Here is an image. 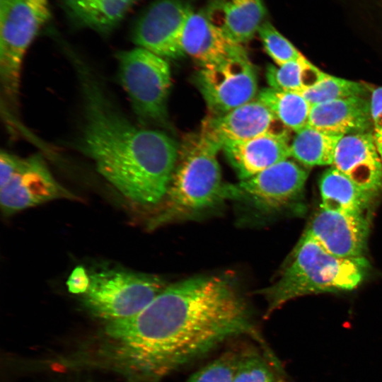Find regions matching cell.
I'll use <instances>...</instances> for the list:
<instances>
[{"mask_svg":"<svg viewBox=\"0 0 382 382\" xmlns=\"http://www.w3.org/2000/svg\"><path fill=\"white\" fill-rule=\"evenodd\" d=\"M118 78L141 124L165 125L171 86L168 61L141 47L117 53Z\"/></svg>","mask_w":382,"mask_h":382,"instance_id":"8992f818","label":"cell"},{"mask_svg":"<svg viewBox=\"0 0 382 382\" xmlns=\"http://www.w3.org/2000/svg\"><path fill=\"white\" fill-rule=\"evenodd\" d=\"M290 129L270 131L224 144L222 150L241 180L290 157Z\"/></svg>","mask_w":382,"mask_h":382,"instance_id":"9a60e30c","label":"cell"},{"mask_svg":"<svg viewBox=\"0 0 382 382\" xmlns=\"http://www.w3.org/2000/svg\"><path fill=\"white\" fill-rule=\"evenodd\" d=\"M195 82L209 115L225 114L257 96V73L243 45L220 61L202 66Z\"/></svg>","mask_w":382,"mask_h":382,"instance_id":"ba28073f","label":"cell"},{"mask_svg":"<svg viewBox=\"0 0 382 382\" xmlns=\"http://www.w3.org/2000/svg\"><path fill=\"white\" fill-rule=\"evenodd\" d=\"M205 12L230 40L240 45L250 40L266 21L263 0H214Z\"/></svg>","mask_w":382,"mask_h":382,"instance_id":"ac0fdd59","label":"cell"},{"mask_svg":"<svg viewBox=\"0 0 382 382\" xmlns=\"http://www.w3.org/2000/svg\"><path fill=\"white\" fill-rule=\"evenodd\" d=\"M289 129L257 99L225 114L208 115L200 133L222 149L228 143L251 139L270 131Z\"/></svg>","mask_w":382,"mask_h":382,"instance_id":"4fadbf2b","label":"cell"},{"mask_svg":"<svg viewBox=\"0 0 382 382\" xmlns=\"http://www.w3.org/2000/svg\"><path fill=\"white\" fill-rule=\"evenodd\" d=\"M90 284L89 273L82 266L76 267L66 281L69 291L74 294L83 295Z\"/></svg>","mask_w":382,"mask_h":382,"instance_id":"f1b7e54d","label":"cell"},{"mask_svg":"<svg viewBox=\"0 0 382 382\" xmlns=\"http://www.w3.org/2000/svg\"><path fill=\"white\" fill-rule=\"evenodd\" d=\"M50 16L49 0H0L1 106L11 117L18 114L25 55Z\"/></svg>","mask_w":382,"mask_h":382,"instance_id":"5b68a950","label":"cell"},{"mask_svg":"<svg viewBox=\"0 0 382 382\" xmlns=\"http://www.w3.org/2000/svg\"><path fill=\"white\" fill-rule=\"evenodd\" d=\"M257 34L267 53L278 66L303 57L293 44L270 22L265 21L260 27Z\"/></svg>","mask_w":382,"mask_h":382,"instance_id":"484cf974","label":"cell"},{"mask_svg":"<svg viewBox=\"0 0 382 382\" xmlns=\"http://www.w3.org/2000/svg\"><path fill=\"white\" fill-rule=\"evenodd\" d=\"M81 112L71 146L123 196L141 205L164 198L179 146L163 131L136 125L120 108L102 77L72 56Z\"/></svg>","mask_w":382,"mask_h":382,"instance_id":"7a4b0ae2","label":"cell"},{"mask_svg":"<svg viewBox=\"0 0 382 382\" xmlns=\"http://www.w3.org/2000/svg\"><path fill=\"white\" fill-rule=\"evenodd\" d=\"M311 106L332 100L367 96L362 83L327 74L312 88L301 93Z\"/></svg>","mask_w":382,"mask_h":382,"instance_id":"d4e9b609","label":"cell"},{"mask_svg":"<svg viewBox=\"0 0 382 382\" xmlns=\"http://www.w3.org/2000/svg\"><path fill=\"white\" fill-rule=\"evenodd\" d=\"M239 352H225L193 374L187 382H233Z\"/></svg>","mask_w":382,"mask_h":382,"instance_id":"4316f807","label":"cell"},{"mask_svg":"<svg viewBox=\"0 0 382 382\" xmlns=\"http://www.w3.org/2000/svg\"><path fill=\"white\" fill-rule=\"evenodd\" d=\"M244 335L264 343L233 280L197 276L166 286L138 313L108 321L103 349L131 377L154 381Z\"/></svg>","mask_w":382,"mask_h":382,"instance_id":"6da1fadb","label":"cell"},{"mask_svg":"<svg viewBox=\"0 0 382 382\" xmlns=\"http://www.w3.org/2000/svg\"><path fill=\"white\" fill-rule=\"evenodd\" d=\"M326 75L303 56L278 66L270 64L266 70L270 87L299 93L314 86Z\"/></svg>","mask_w":382,"mask_h":382,"instance_id":"603a6c76","label":"cell"},{"mask_svg":"<svg viewBox=\"0 0 382 382\" xmlns=\"http://www.w3.org/2000/svg\"><path fill=\"white\" fill-rule=\"evenodd\" d=\"M308 125L328 134L345 136L370 132V99L356 96L312 106Z\"/></svg>","mask_w":382,"mask_h":382,"instance_id":"2e32d148","label":"cell"},{"mask_svg":"<svg viewBox=\"0 0 382 382\" xmlns=\"http://www.w3.org/2000/svg\"><path fill=\"white\" fill-rule=\"evenodd\" d=\"M368 270L369 262L364 257L333 255L304 231L278 280L262 291L267 303V314L297 297L354 289Z\"/></svg>","mask_w":382,"mask_h":382,"instance_id":"3957f363","label":"cell"},{"mask_svg":"<svg viewBox=\"0 0 382 382\" xmlns=\"http://www.w3.org/2000/svg\"><path fill=\"white\" fill-rule=\"evenodd\" d=\"M370 103L374 141L382 161V86L371 92Z\"/></svg>","mask_w":382,"mask_h":382,"instance_id":"83f0119b","label":"cell"},{"mask_svg":"<svg viewBox=\"0 0 382 382\" xmlns=\"http://www.w3.org/2000/svg\"><path fill=\"white\" fill-rule=\"evenodd\" d=\"M369 224L364 214H347L320 207L306 232L328 253L339 257H363Z\"/></svg>","mask_w":382,"mask_h":382,"instance_id":"7c38bea8","label":"cell"},{"mask_svg":"<svg viewBox=\"0 0 382 382\" xmlns=\"http://www.w3.org/2000/svg\"><path fill=\"white\" fill-rule=\"evenodd\" d=\"M243 45L230 40L205 11H192L183 28L180 47L201 66L225 58Z\"/></svg>","mask_w":382,"mask_h":382,"instance_id":"e0dca14e","label":"cell"},{"mask_svg":"<svg viewBox=\"0 0 382 382\" xmlns=\"http://www.w3.org/2000/svg\"><path fill=\"white\" fill-rule=\"evenodd\" d=\"M192 11L183 0H156L137 19L133 42L166 59L183 56L180 37Z\"/></svg>","mask_w":382,"mask_h":382,"instance_id":"30bf717a","label":"cell"},{"mask_svg":"<svg viewBox=\"0 0 382 382\" xmlns=\"http://www.w3.org/2000/svg\"><path fill=\"white\" fill-rule=\"evenodd\" d=\"M308 175L305 168L287 158L231 185V199L247 201L266 212L283 209L302 195Z\"/></svg>","mask_w":382,"mask_h":382,"instance_id":"9c48e42d","label":"cell"},{"mask_svg":"<svg viewBox=\"0 0 382 382\" xmlns=\"http://www.w3.org/2000/svg\"><path fill=\"white\" fill-rule=\"evenodd\" d=\"M341 137L307 125L290 142V156L306 166H332Z\"/></svg>","mask_w":382,"mask_h":382,"instance_id":"44dd1931","label":"cell"},{"mask_svg":"<svg viewBox=\"0 0 382 382\" xmlns=\"http://www.w3.org/2000/svg\"><path fill=\"white\" fill-rule=\"evenodd\" d=\"M220 149L200 132L184 138L164 197L165 205L150 223L152 228L197 214L230 199L229 185L221 181L216 156Z\"/></svg>","mask_w":382,"mask_h":382,"instance_id":"277c9868","label":"cell"},{"mask_svg":"<svg viewBox=\"0 0 382 382\" xmlns=\"http://www.w3.org/2000/svg\"><path fill=\"white\" fill-rule=\"evenodd\" d=\"M256 99L291 131L297 132L308 125L312 106L301 93L269 87L262 89Z\"/></svg>","mask_w":382,"mask_h":382,"instance_id":"7402d4cb","label":"cell"},{"mask_svg":"<svg viewBox=\"0 0 382 382\" xmlns=\"http://www.w3.org/2000/svg\"><path fill=\"white\" fill-rule=\"evenodd\" d=\"M319 188L322 207L347 214H364L374 197L331 166L323 173Z\"/></svg>","mask_w":382,"mask_h":382,"instance_id":"d6986e66","label":"cell"},{"mask_svg":"<svg viewBox=\"0 0 382 382\" xmlns=\"http://www.w3.org/2000/svg\"><path fill=\"white\" fill-rule=\"evenodd\" d=\"M20 157L7 151L0 154V187L4 186L14 173Z\"/></svg>","mask_w":382,"mask_h":382,"instance_id":"f546056e","label":"cell"},{"mask_svg":"<svg viewBox=\"0 0 382 382\" xmlns=\"http://www.w3.org/2000/svg\"><path fill=\"white\" fill-rule=\"evenodd\" d=\"M89 277L82 302L96 316L108 321L138 313L166 286L157 276L120 267L100 268Z\"/></svg>","mask_w":382,"mask_h":382,"instance_id":"52a82bcc","label":"cell"},{"mask_svg":"<svg viewBox=\"0 0 382 382\" xmlns=\"http://www.w3.org/2000/svg\"><path fill=\"white\" fill-rule=\"evenodd\" d=\"M69 193L55 180L40 155L21 158L10 180L0 187L1 209L6 214L35 207Z\"/></svg>","mask_w":382,"mask_h":382,"instance_id":"8fae6325","label":"cell"},{"mask_svg":"<svg viewBox=\"0 0 382 382\" xmlns=\"http://www.w3.org/2000/svg\"><path fill=\"white\" fill-rule=\"evenodd\" d=\"M331 166L374 195L382 189V161L371 132L342 136Z\"/></svg>","mask_w":382,"mask_h":382,"instance_id":"5bb4252c","label":"cell"},{"mask_svg":"<svg viewBox=\"0 0 382 382\" xmlns=\"http://www.w3.org/2000/svg\"><path fill=\"white\" fill-rule=\"evenodd\" d=\"M69 16L80 26L101 34L115 29L139 0H62Z\"/></svg>","mask_w":382,"mask_h":382,"instance_id":"ffe728a7","label":"cell"},{"mask_svg":"<svg viewBox=\"0 0 382 382\" xmlns=\"http://www.w3.org/2000/svg\"><path fill=\"white\" fill-rule=\"evenodd\" d=\"M233 382H291L270 352L254 349L240 351Z\"/></svg>","mask_w":382,"mask_h":382,"instance_id":"cb8c5ba5","label":"cell"}]
</instances>
